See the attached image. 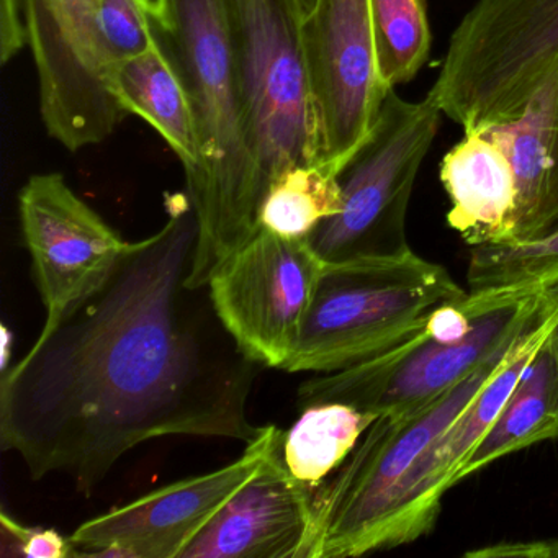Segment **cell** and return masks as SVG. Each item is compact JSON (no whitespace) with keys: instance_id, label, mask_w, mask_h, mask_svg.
<instances>
[{"instance_id":"1","label":"cell","mask_w":558,"mask_h":558,"mask_svg":"<svg viewBox=\"0 0 558 558\" xmlns=\"http://www.w3.org/2000/svg\"><path fill=\"white\" fill-rule=\"evenodd\" d=\"M129 243L109 279L0 378V446L34 480L63 475L90 496L123 456L168 436L250 444L264 365L244 354L208 287L189 286L197 220L187 194Z\"/></svg>"},{"instance_id":"2","label":"cell","mask_w":558,"mask_h":558,"mask_svg":"<svg viewBox=\"0 0 558 558\" xmlns=\"http://www.w3.org/2000/svg\"><path fill=\"white\" fill-rule=\"evenodd\" d=\"M155 22L187 87L201 142V166L185 178L197 220L187 283L198 289L259 231L267 187L247 138L223 2L155 0Z\"/></svg>"},{"instance_id":"3","label":"cell","mask_w":558,"mask_h":558,"mask_svg":"<svg viewBox=\"0 0 558 558\" xmlns=\"http://www.w3.org/2000/svg\"><path fill=\"white\" fill-rule=\"evenodd\" d=\"M514 344L423 407L374 421L341 469L313 495L306 558L361 557L390 548L391 525L414 466Z\"/></svg>"},{"instance_id":"4","label":"cell","mask_w":558,"mask_h":558,"mask_svg":"<svg viewBox=\"0 0 558 558\" xmlns=\"http://www.w3.org/2000/svg\"><path fill=\"white\" fill-rule=\"evenodd\" d=\"M462 289L416 253L326 263L299 341L283 371L331 374L364 364L420 331Z\"/></svg>"},{"instance_id":"5","label":"cell","mask_w":558,"mask_h":558,"mask_svg":"<svg viewBox=\"0 0 558 558\" xmlns=\"http://www.w3.org/2000/svg\"><path fill=\"white\" fill-rule=\"evenodd\" d=\"M544 302L545 289L502 295L469 293L463 306L475 323L462 341H439L423 326L364 364L303 381L296 395L299 408L345 403L377 416L416 410L511 348L534 325Z\"/></svg>"},{"instance_id":"6","label":"cell","mask_w":558,"mask_h":558,"mask_svg":"<svg viewBox=\"0 0 558 558\" xmlns=\"http://www.w3.org/2000/svg\"><path fill=\"white\" fill-rule=\"evenodd\" d=\"M247 138L266 187L318 162L319 123L299 0H221Z\"/></svg>"},{"instance_id":"7","label":"cell","mask_w":558,"mask_h":558,"mask_svg":"<svg viewBox=\"0 0 558 558\" xmlns=\"http://www.w3.org/2000/svg\"><path fill=\"white\" fill-rule=\"evenodd\" d=\"M558 61V0H478L429 93L465 130L511 122Z\"/></svg>"},{"instance_id":"8","label":"cell","mask_w":558,"mask_h":558,"mask_svg":"<svg viewBox=\"0 0 558 558\" xmlns=\"http://www.w3.org/2000/svg\"><path fill=\"white\" fill-rule=\"evenodd\" d=\"M433 94L408 102L388 90L367 140L338 174L342 208L310 236L325 263L413 253L407 214L421 165L440 126Z\"/></svg>"},{"instance_id":"9","label":"cell","mask_w":558,"mask_h":558,"mask_svg":"<svg viewBox=\"0 0 558 558\" xmlns=\"http://www.w3.org/2000/svg\"><path fill=\"white\" fill-rule=\"evenodd\" d=\"M325 266L308 240L259 228L215 270L207 286L211 302L244 354L283 371Z\"/></svg>"},{"instance_id":"10","label":"cell","mask_w":558,"mask_h":558,"mask_svg":"<svg viewBox=\"0 0 558 558\" xmlns=\"http://www.w3.org/2000/svg\"><path fill=\"white\" fill-rule=\"evenodd\" d=\"M97 4L99 0H24L41 120L48 135L73 153L106 142L126 116L107 87Z\"/></svg>"},{"instance_id":"11","label":"cell","mask_w":558,"mask_h":558,"mask_svg":"<svg viewBox=\"0 0 558 558\" xmlns=\"http://www.w3.org/2000/svg\"><path fill=\"white\" fill-rule=\"evenodd\" d=\"M319 123L316 165L339 174L367 140L388 89L378 74L371 0H318L303 21Z\"/></svg>"},{"instance_id":"12","label":"cell","mask_w":558,"mask_h":558,"mask_svg":"<svg viewBox=\"0 0 558 558\" xmlns=\"http://www.w3.org/2000/svg\"><path fill=\"white\" fill-rule=\"evenodd\" d=\"M282 433L272 424L264 426L234 462L87 519L70 535L76 557H181L189 542L253 478Z\"/></svg>"},{"instance_id":"13","label":"cell","mask_w":558,"mask_h":558,"mask_svg":"<svg viewBox=\"0 0 558 558\" xmlns=\"http://www.w3.org/2000/svg\"><path fill=\"white\" fill-rule=\"evenodd\" d=\"M22 236L32 274L53 329L109 279L129 241L123 240L58 172L32 175L19 194Z\"/></svg>"},{"instance_id":"14","label":"cell","mask_w":558,"mask_h":558,"mask_svg":"<svg viewBox=\"0 0 558 558\" xmlns=\"http://www.w3.org/2000/svg\"><path fill=\"white\" fill-rule=\"evenodd\" d=\"M557 316L558 283H555L545 289L544 306L534 325L515 342L501 367L414 466L391 525L390 548L411 544L433 531L442 496L453 486V475L501 413L525 368L547 339Z\"/></svg>"},{"instance_id":"15","label":"cell","mask_w":558,"mask_h":558,"mask_svg":"<svg viewBox=\"0 0 558 558\" xmlns=\"http://www.w3.org/2000/svg\"><path fill=\"white\" fill-rule=\"evenodd\" d=\"M279 447L179 558H306L313 495L292 478Z\"/></svg>"},{"instance_id":"16","label":"cell","mask_w":558,"mask_h":558,"mask_svg":"<svg viewBox=\"0 0 558 558\" xmlns=\"http://www.w3.org/2000/svg\"><path fill=\"white\" fill-rule=\"evenodd\" d=\"M440 181L449 195L447 223L469 246L515 240L518 182L505 146L486 126L465 130L442 159Z\"/></svg>"},{"instance_id":"17","label":"cell","mask_w":558,"mask_h":558,"mask_svg":"<svg viewBox=\"0 0 558 558\" xmlns=\"http://www.w3.org/2000/svg\"><path fill=\"white\" fill-rule=\"evenodd\" d=\"M505 146L518 182L515 240L558 227V61L515 119L485 125ZM512 243V241H511Z\"/></svg>"},{"instance_id":"18","label":"cell","mask_w":558,"mask_h":558,"mask_svg":"<svg viewBox=\"0 0 558 558\" xmlns=\"http://www.w3.org/2000/svg\"><path fill=\"white\" fill-rule=\"evenodd\" d=\"M107 87L129 116L148 122L184 166L185 178L201 166L197 122L184 80L161 41L113 66Z\"/></svg>"},{"instance_id":"19","label":"cell","mask_w":558,"mask_h":558,"mask_svg":"<svg viewBox=\"0 0 558 558\" xmlns=\"http://www.w3.org/2000/svg\"><path fill=\"white\" fill-rule=\"evenodd\" d=\"M558 411V380L545 339L485 436L453 475V485L501 457L551 439Z\"/></svg>"},{"instance_id":"20","label":"cell","mask_w":558,"mask_h":558,"mask_svg":"<svg viewBox=\"0 0 558 558\" xmlns=\"http://www.w3.org/2000/svg\"><path fill=\"white\" fill-rule=\"evenodd\" d=\"M377 417L345 403L302 408L299 420L280 439L283 465L299 485L315 495L341 469Z\"/></svg>"},{"instance_id":"21","label":"cell","mask_w":558,"mask_h":558,"mask_svg":"<svg viewBox=\"0 0 558 558\" xmlns=\"http://www.w3.org/2000/svg\"><path fill=\"white\" fill-rule=\"evenodd\" d=\"M341 208L338 174L319 165L292 166L269 182L257 225L289 240H310Z\"/></svg>"},{"instance_id":"22","label":"cell","mask_w":558,"mask_h":558,"mask_svg":"<svg viewBox=\"0 0 558 558\" xmlns=\"http://www.w3.org/2000/svg\"><path fill=\"white\" fill-rule=\"evenodd\" d=\"M469 293L538 292L558 283V227L534 240L470 250Z\"/></svg>"},{"instance_id":"23","label":"cell","mask_w":558,"mask_h":558,"mask_svg":"<svg viewBox=\"0 0 558 558\" xmlns=\"http://www.w3.org/2000/svg\"><path fill=\"white\" fill-rule=\"evenodd\" d=\"M378 74L388 90L410 83L430 53L426 0H371Z\"/></svg>"},{"instance_id":"24","label":"cell","mask_w":558,"mask_h":558,"mask_svg":"<svg viewBox=\"0 0 558 558\" xmlns=\"http://www.w3.org/2000/svg\"><path fill=\"white\" fill-rule=\"evenodd\" d=\"M97 34L107 83L113 66L158 44L155 0H99Z\"/></svg>"},{"instance_id":"25","label":"cell","mask_w":558,"mask_h":558,"mask_svg":"<svg viewBox=\"0 0 558 558\" xmlns=\"http://www.w3.org/2000/svg\"><path fill=\"white\" fill-rule=\"evenodd\" d=\"M2 545L4 554L27 558L76 557V547L70 537H64L54 529L28 527L2 512Z\"/></svg>"},{"instance_id":"26","label":"cell","mask_w":558,"mask_h":558,"mask_svg":"<svg viewBox=\"0 0 558 558\" xmlns=\"http://www.w3.org/2000/svg\"><path fill=\"white\" fill-rule=\"evenodd\" d=\"M28 47L24 0H0V61L8 64Z\"/></svg>"},{"instance_id":"27","label":"cell","mask_w":558,"mask_h":558,"mask_svg":"<svg viewBox=\"0 0 558 558\" xmlns=\"http://www.w3.org/2000/svg\"><path fill=\"white\" fill-rule=\"evenodd\" d=\"M470 558H558V537L501 542L466 551Z\"/></svg>"},{"instance_id":"28","label":"cell","mask_w":558,"mask_h":558,"mask_svg":"<svg viewBox=\"0 0 558 558\" xmlns=\"http://www.w3.org/2000/svg\"><path fill=\"white\" fill-rule=\"evenodd\" d=\"M0 341H2V345H0L2 348L0 349L2 359H0V362H2V374H4V372L11 368L9 367V362H11L12 345H14V332L4 323L0 325Z\"/></svg>"},{"instance_id":"29","label":"cell","mask_w":558,"mask_h":558,"mask_svg":"<svg viewBox=\"0 0 558 558\" xmlns=\"http://www.w3.org/2000/svg\"><path fill=\"white\" fill-rule=\"evenodd\" d=\"M547 345L550 349L551 359H554L555 371H557L558 380V316L555 318L554 325H551L550 332L547 336ZM558 437V411L557 417H555L554 430H551V439Z\"/></svg>"},{"instance_id":"30","label":"cell","mask_w":558,"mask_h":558,"mask_svg":"<svg viewBox=\"0 0 558 558\" xmlns=\"http://www.w3.org/2000/svg\"><path fill=\"white\" fill-rule=\"evenodd\" d=\"M300 9H302L303 17H310L318 5V0H299Z\"/></svg>"}]
</instances>
